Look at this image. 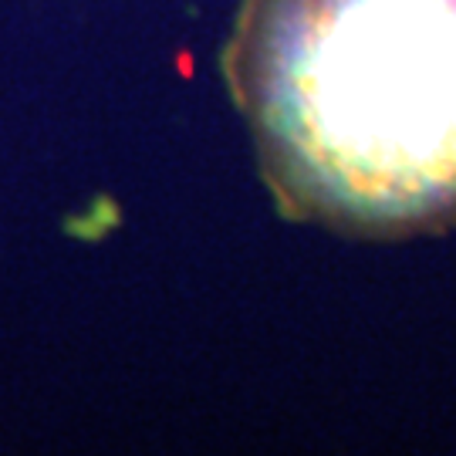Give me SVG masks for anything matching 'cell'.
I'll return each mask as SVG.
<instances>
[{"instance_id":"cell-1","label":"cell","mask_w":456,"mask_h":456,"mask_svg":"<svg viewBox=\"0 0 456 456\" xmlns=\"http://www.w3.org/2000/svg\"><path fill=\"white\" fill-rule=\"evenodd\" d=\"M220 71L281 216L456 230V0H240Z\"/></svg>"}]
</instances>
